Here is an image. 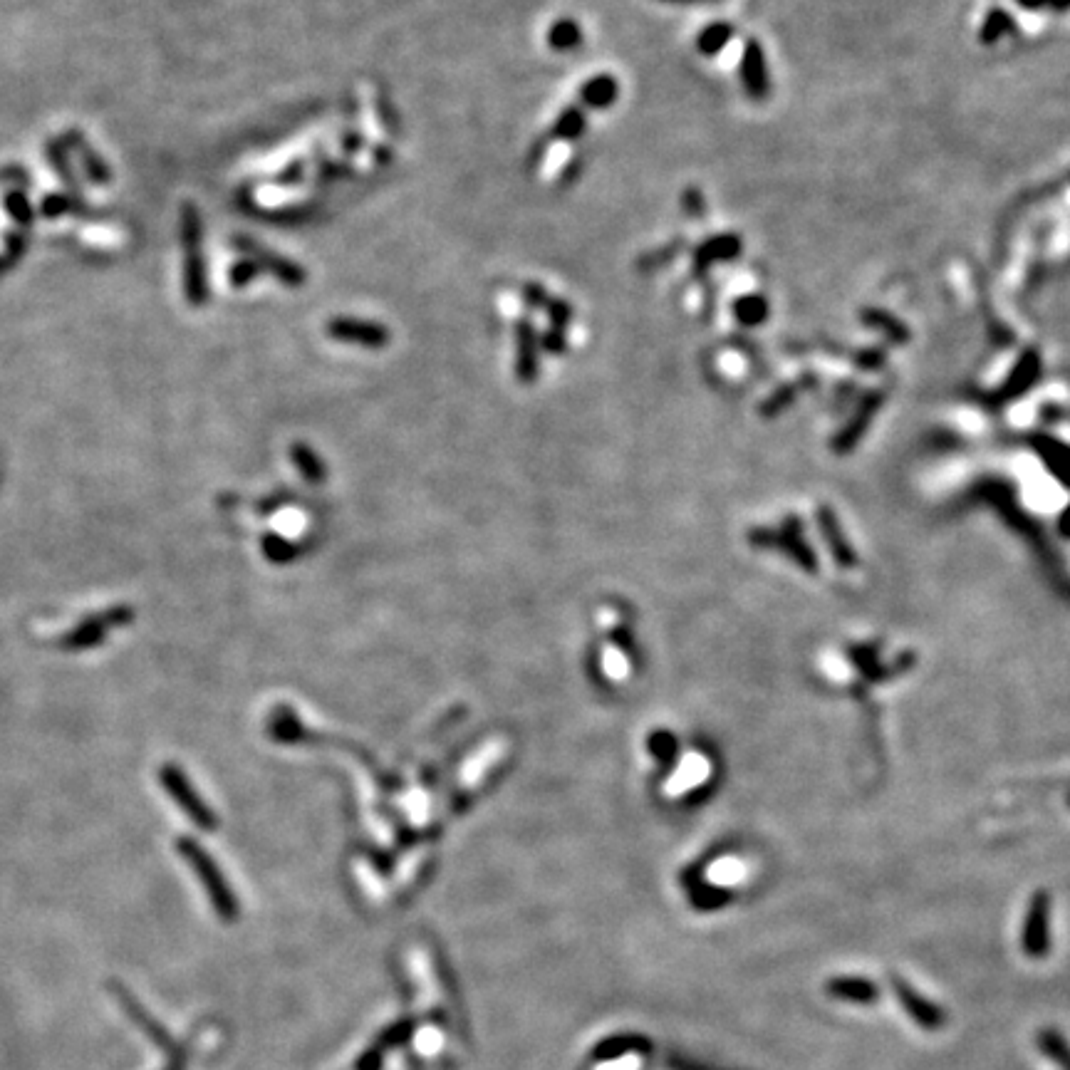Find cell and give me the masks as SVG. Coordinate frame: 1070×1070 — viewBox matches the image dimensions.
<instances>
[{"label":"cell","instance_id":"cell-28","mask_svg":"<svg viewBox=\"0 0 1070 1070\" xmlns=\"http://www.w3.org/2000/svg\"><path fill=\"white\" fill-rule=\"evenodd\" d=\"M300 176H303V164H293L283 176H280L278 184H295V181H300Z\"/></svg>","mask_w":1070,"mask_h":1070},{"label":"cell","instance_id":"cell-10","mask_svg":"<svg viewBox=\"0 0 1070 1070\" xmlns=\"http://www.w3.org/2000/svg\"><path fill=\"white\" fill-rule=\"evenodd\" d=\"M741 248H744V243L736 233H721V236L706 238L694 251V270L704 275L709 268L736 261L741 256Z\"/></svg>","mask_w":1070,"mask_h":1070},{"label":"cell","instance_id":"cell-18","mask_svg":"<svg viewBox=\"0 0 1070 1070\" xmlns=\"http://www.w3.org/2000/svg\"><path fill=\"white\" fill-rule=\"evenodd\" d=\"M771 308H768V300L758 293H746L741 295L734 303V318L741 322L744 327H758L768 320Z\"/></svg>","mask_w":1070,"mask_h":1070},{"label":"cell","instance_id":"cell-8","mask_svg":"<svg viewBox=\"0 0 1070 1070\" xmlns=\"http://www.w3.org/2000/svg\"><path fill=\"white\" fill-rule=\"evenodd\" d=\"M181 850H184L186 860H189L191 865L196 867V872H199L201 880L206 882V887H209V895L214 897L218 910H221L223 914H233V910H236V905H233L231 892H228V887H226V882H223V877L216 872L214 862L209 860V855H206L204 850L199 848V845L189 843V840H181Z\"/></svg>","mask_w":1070,"mask_h":1070},{"label":"cell","instance_id":"cell-14","mask_svg":"<svg viewBox=\"0 0 1070 1070\" xmlns=\"http://www.w3.org/2000/svg\"><path fill=\"white\" fill-rule=\"evenodd\" d=\"M583 45V28L578 20L560 18L548 28V48L555 53H573Z\"/></svg>","mask_w":1070,"mask_h":1070},{"label":"cell","instance_id":"cell-17","mask_svg":"<svg viewBox=\"0 0 1070 1070\" xmlns=\"http://www.w3.org/2000/svg\"><path fill=\"white\" fill-rule=\"evenodd\" d=\"M736 35V28L731 23H711L696 38V50L704 57L719 55L726 45L731 43V38Z\"/></svg>","mask_w":1070,"mask_h":1070},{"label":"cell","instance_id":"cell-9","mask_svg":"<svg viewBox=\"0 0 1070 1070\" xmlns=\"http://www.w3.org/2000/svg\"><path fill=\"white\" fill-rule=\"evenodd\" d=\"M540 372V337L531 320L516 322V377L533 384Z\"/></svg>","mask_w":1070,"mask_h":1070},{"label":"cell","instance_id":"cell-2","mask_svg":"<svg viewBox=\"0 0 1070 1070\" xmlns=\"http://www.w3.org/2000/svg\"><path fill=\"white\" fill-rule=\"evenodd\" d=\"M184 241L189 248V261H186V295L194 305H201L209 295L206 285V268L201 258V221L194 209L184 211Z\"/></svg>","mask_w":1070,"mask_h":1070},{"label":"cell","instance_id":"cell-25","mask_svg":"<svg viewBox=\"0 0 1070 1070\" xmlns=\"http://www.w3.org/2000/svg\"><path fill=\"white\" fill-rule=\"evenodd\" d=\"M523 300H526V305L531 310H540V308H545V305H548L550 295H548V290H545L540 283H526V285H523Z\"/></svg>","mask_w":1070,"mask_h":1070},{"label":"cell","instance_id":"cell-29","mask_svg":"<svg viewBox=\"0 0 1070 1070\" xmlns=\"http://www.w3.org/2000/svg\"><path fill=\"white\" fill-rule=\"evenodd\" d=\"M288 516H290V518H280L278 526L283 528L285 533H295V531H298V528H300V518H298L300 513H298V516H295V513H288Z\"/></svg>","mask_w":1070,"mask_h":1070},{"label":"cell","instance_id":"cell-13","mask_svg":"<svg viewBox=\"0 0 1070 1070\" xmlns=\"http://www.w3.org/2000/svg\"><path fill=\"white\" fill-rule=\"evenodd\" d=\"M620 95V82L612 75H595L580 87V102L590 109H607L617 102Z\"/></svg>","mask_w":1070,"mask_h":1070},{"label":"cell","instance_id":"cell-5","mask_svg":"<svg viewBox=\"0 0 1070 1070\" xmlns=\"http://www.w3.org/2000/svg\"><path fill=\"white\" fill-rule=\"evenodd\" d=\"M890 984H892V989H895V996L900 999V1004L905 1006L907 1014H910L919 1026L927 1028V1031H937V1028H942L944 1023H947V1014L942 1011V1006L924 999V996L919 994L912 984H907L902 976L892 974Z\"/></svg>","mask_w":1070,"mask_h":1070},{"label":"cell","instance_id":"cell-16","mask_svg":"<svg viewBox=\"0 0 1070 1070\" xmlns=\"http://www.w3.org/2000/svg\"><path fill=\"white\" fill-rule=\"evenodd\" d=\"M585 129H588V114H585V109L580 105H570L555 119L550 134H553V139H560V142H575V139L583 137Z\"/></svg>","mask_w":1070,"mask_h":1070},{"label":"cell","instance_id":"cell-12","mask_svg":"<svg viewBox=\"0 0 1070 1070\" xmlns=\"http://www.w3.org/2000/svg\"><path fill=\"white\" fill-rule=\"evenodd\" d=\"M825 989L833 999L855 1001V1004H872V1001L880 999L877 986L872 981L862 979V976H838V979H830Z\"/></svg>","mask_w":1070,"mask_h":1070},{"label":"cell","instance_id":"cell-27","mask_svg":"<svg viewBox=\"0 0 1070 1070\" xmlns=\"http://www.w3.org/2000/svg\"><path fill=\"white\" fill-rule=\"evenodd\" d=\"M855 362L857 365L867 367V370H872V367L885 365V355H882L880 350H862L855 355Z\"/></svg>","mask_w":1070,"mask_h":1070},{"label":"cell","instance_id":"cell-31","mask_svg":"<svg viewBox=\"0 0 1070 1070\" xmlns=\"http://www.w3.org/2000/svg\"><path fill=\"white\" fill-rule=\"evenodd\" d=\"M1048 8L1056 10V13H1066V10H1070V0H1048Z\"/></svg>","mask_w":1070,"mask_h":1070},{"label":"cell","instance_id":"cell-11","mask_svg":"<svg viewBox=\"0 0 1070 1070\" xmlns=\"http://www.w3.org/2000/svg\"><path fill=\"white\" fill-rule=\"evenodd\" d=\"M1038 372H1041V355H1038L1036 347H1028V350L1018 357L1016 367L1011 370V377L1006 379L1004 389H1001V397L1014 399L1018 394L1026 392V389L1036 382Z\"/></svg>","mask_w":1070,"mask_h":1070},{"label":"cell","instance_id":"cell-26","mask_svg":"<svg viewBox=\"0 0 1070 1070\" xmlns=\"http://www.w3.org/2000/svg\"><path fill=\"white\" fill-rule=\"evenodd\" d=\"M682 209L687 211L689 216L699 218L701 214H704L706 209V201H704V194H701L699 189H687L682 196Z\"/></svg>","mask_w":1070,"mask_h":1070},{"label":"cell","instance_id":"cell-24","mask_svg":"<svg viewBox=\"0 0 1070 1070\" xmlns=\"http://www.w3.org/2000/svg\"><path fill=\"white\" fill-rule=\"evenodd\" d=\"M540 350L550 352V355H563L568 350V332L558 330V327H548L540 337Z\"/></svg>","mask_w":1070,"mask_h":1070},{"label":"cell","instance_id":"cell-22","mask_svg":"<svg viewBox=\"0 0 1070 1070\" xmlns=\"http://www.w3.org/2000/svg\"><path fill=\"white\" fill-rule=\"evenodd\" d=\"M545 310H548L550 327H558V330H568V325L573 322V305H570L568 300L550 298L548 305H545Z\"/></svg>","mask_w":1070,"mask_h":1070},{"label":"cell","instance_id":"cell-23","mask_svg":"<svg viewBox=\"0 0 1070 1070\" xmlns=\"http://www.w3.org/2000/svg\"><path fill=\"white\" fill-rule=\"evenodd\" d=\"M263 273V268L258 266L253 258H243V261H238L236 266L231 268V285H236V288H243V285H248L251 280H256L258 275Z\"/></svg>","mask_w":1070,"mask_h":1070},{"label":"cell","instance_id":"cell-20","mask_svg":"<svg viewBox=\"0 0 1070 1070\" xmlns=\"http://www.w3.org/2000/svg\"><path fill=\"white\" fill-rule=\"evenodd\" d=\"M290 459H293V464L298 466L300 474L310 483H320L325 479V466H322V461L315 456V451L310 449V446L293 444L290 446Z\"/></svg>","mask_w":1070,"mask_h":1070},{"label":"cell","instance_id":"cell-7","mask_svg":"<svg viewBox=\"0 0 1070 1070\" xmlns=\"http://www.w3.org/2000/svg\"><path fill=\"white\" fill-rule=\"evenodd\" d=\"M741 82H744L746 95L753 102H763L771 95V77H768V65H766V53H763L761 43L756 38H751L746 43L744 55H741Z\"/></svg>","mask_w":1070,"mask_h":1070},{"label":"cell","instance_id":"cell-19","mask_svg":"<svg viewBox=\"0 0 1070 1070\" xmlns=\"http://www.w3.org/2000/svg\"><path fill=\"white\" fill-rule=\"evenodd\" d=\"M1014 28H1016L1014 18H1011V15L1006 13V10L994 8V10H989V13H986L984 25H981V30H979V38H981V43H984V45H994V43H999V40L1004 38V35L1014 33Z\"/></svg>","mask_w":1070,"mask_h":1070},{"label":"cell","instance_id":"cell-15","mask_svg":"<svg viewBox=\"0 0 1070 1070\" xmlns=\"http://www.w3.org/2000/svg\"><path fill=\"white\" fill-rule=\"evenodd\" d=\"M862 325L875 327V330L885 332L887 340L895 342V345H905V342H910V330H907L905 322H900L895 315L887 313V310H877V308L862 310Z\"/></svg>","mask_w":1070,"mask_h":1070},{"label":"cell","instance_id":"cell-6","mask_svg":"<svg viewBox=\"0 0 1070 1070\" xmlns=\"http://www.w3.org/2000/svg\"><path fill=\"white\" fill-rule=\"evenodd\" d=\"M161 781H164L166 791H169V796L174 798L176 803L184 808V813L189 815L191 820H194L196 825H201V828L211 830L216 825V818L211 815V810L206 808L204 803H201V798L196 796L194 788L189 786V781L184 778V773L179 771V768L174 766H166L164 771H161Z\"/></svg>","mask_w":1070,"mask_h":1070},{"label":"cell","instance_id":"cell-1","mask_svg":"<svg viewBox=\"0 0 1070 1070\" xmlns=\"http://www.w3.org/2000/svg\"><path fill=\"white\" fill-rule=\"evenodd\" d=\"M327 335L335 342H345V345H357L367 347V350H384V347L392 342V332L387 325L372 320H357V318H332L325 325Z\"/></svg>","mask_w":1070,"mask_h":1070},{"label":"cell","instance_id":"cell-30","mask_svg":"<svg viewBox=\"0 0 1070 1070\" xmlns=\"http://www.w3.org/2000/svg\"><path fill=\"white\" fill-rule=\"evenodd\" d=\"M1023 10H1043L1048 8V0H1016Z\"/></svg>","mask_w":1070,"mask_h":1070},{"label":"cell","instance_id":"cell-21","mask_svg":"<svg viewBox=\"0 0 1070 1070\" xmlns=\"http://www.w3.org/2000/svg\"><path fill=\"white\" fill-rule=\"evenodd\" d=\"M1038 1046H1041V1051L1046 1053L1053 1063H1058L1063 1070H1070V1046L1061 1033L1053 1031V1028H1043V1031L1038 1033Z\"/></svg>","mask_w":1070,"mask_h":1070},{"label":"cell","instance_id":"cell-3","mask_svg":"<svg viewBox=\"0 0 1070 1070\" xmlns=\"http://www.w3.org/2000/svg\"><path fill=\"white\" fill-rule=\"evenodd\" d=\"M1048 917H1051V902L1048 895L1038 892L1028 905L1026 924H1023V952L1031 959H1043L1051 947V934H1048Z\"/></svg>","mask_w":1070,"mask_h":1070},{"label":"cell","instance_id":"cell-4","mask_svg":"<svg viewBox=\"0 0 1070 1070\" xmlns=\"http://www.w3.org/2000/svg\"><path fill=\"white\" fill-rule=\"evenodd\" d=\"M236 248L246 251L248 258H253V261L263 268V273L273 275L285 288H303L305 280H308V273H305L303 266L278 256V253H270L263 246H256V243H251L248 238H238Z\"/></svg>","mask_w":1070,"mask_h":1070},{"label":"cell","instance_id":"cell-32","mask_svg":"<svg viewBox=\"0 0 1070 1070\" xmlns=\"http://www.w3.org/2000/svg\"><path fill=\"white\" fill-rule=\"evenodd\" d=\"M662 3H674V5H704V3H719V0H662Z\"/></svg>","mask_w":1070,"mask_h":1070}]
</instances>
